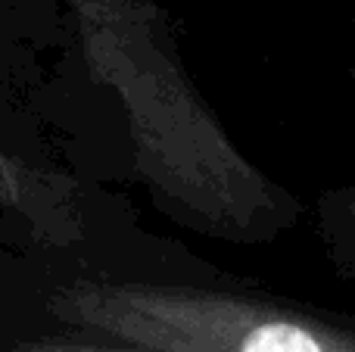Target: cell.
<instances>
[{"label": "cell", "instance_id": "cell-1", "mask_svg": "<svg viewBox=\"0 0 355 352\" xmlns=\"http://www.w3.org/2000/svg\"><path fill=\"white\" fill-rule=\"evenodd\" d=\"M31 352H97V349H31Z\"/></svg>", "mask_w": 355, "mask_h": 352}]
</instances>
